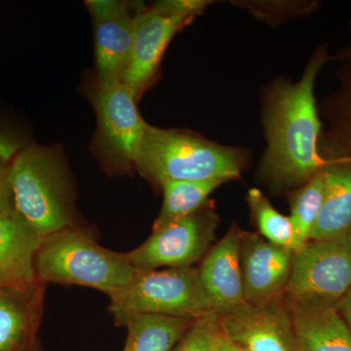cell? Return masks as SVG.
<instances>
[{"instance_id":"obj_8","label":"cell","mask_w":351,"mask_h":351,"mask_svg":"<svg viewBox=\"0 0 351 351\" xmlns=\"http://www.w3.org/2000/svg\"><path fill=\"white\" fill-rule=\"evenodd\" d=\"M219 221L208 202L195 213L154 230L145 243L127 254L138 270L193 267L209 251Z\"/></svg>"},{"instance_id":"obj_30","label":"cell","mask_w":351,"mask_h":351,"mask_svg":"<svg viewBox=\"0 0 351 351\" xmlns=\"http://www.w3.org/2000/svg\"><path fill=\"white\" fill-rule=\"evenodd\" d=\"M223 351H241V348L237 346V343H232L230 339L226 338L223 335Z\"/></svg>"},{"instance_id":"obj_22","label":"cell","mask_w":351,"mask_h":351,"mask_svg":"<svg viewBox=\"0 0 351 351\" xmlns=\"http://www.w3.org/2000/svg\"><path fill=\"white\" fill-rule=\"evenodd\" d=\"M246 199L252 219L263 239L293 250L294 234L290 218L279 213L258 189H249Z\"/></svg>"},{"instance_id":"obj_14","label":"cell","mask_w":351,"mask_h":351,"mask_svg":"<svg viewBox=\"0 0 351 351\" xmlns=\"http://www.w3.org/2000/svg\"><path fill=\"white\" fill-rule=\"evenodd\" d=\"M44 284L0 288V351H25L43 315Z\"/></svg>"},{"instance_id":"obj_32","label":"cell","mask_w":351,"mask_h":351,"mask_svg":"<svg viewBox=\"0 0 351 351\" xmlns=\"http://www.w3.org/2000/svg\"><path fill=\"white\" fill-rule=\"evenodd\" d=\"M2 287H5V286H4L3 283H2L1 281H0V288H2Z\"/></svg>"},{"instance_id":"obj_7","label":"cell","mask_w":351,"mask_h":351,"mask_svg":"<svg viewBox=\"0 0 351 351\" xmlns=\"http://www.w3.org/2000/svg\"><path fill=\"white\" fill-rule=\"evenodd\" d=\"M351 289V232L311 240L295 252L285 292L290 302L338 304Z\"/></svg>"},{"instance_id":"obj_5","label":"cell","mask_w":351,"mask_h":351,"mask_svg":"<svg viewBox=\"0 0 351 351\" xmlns=\"http://www.w3.org/2000/svg\"><path fill=\"white\" fill-rule=\"evenodd\" d=\"M110 311L117 325L143 314L195 318L203 313L197 269L138 270L130 283L108 295Z\"/></svg>"},{"instance_id":"obj_18","label":"cell","mask_w":351,"mask_h":351,"mask_svg":"<svg viewBox=\"0 0 351 351\" xmlns=\"http://www.w3.org/2000/svg\"><path fill=\"white\" fill-rule=\"evenodd\" d=\"M338 91L325 97L318 106V112L329 124L319 141L321 157L351 158V66L339 69Z\"/></svg>"},{"instance_id":"obj_6","label":"cell","mask_w":351,"mask_h":351,"mask_svg":"<svg viewBox=\"0 0 351 351\" xmlns=\"http://www.w3.org/2000/svg\"><path fill=\"white\" fill-rule=\"evenodd\" d=\"M209 4L204 0H168L135 13L133 46L121 82L136 98L154 80L171 39Z\"/></svg>"},{"instance_id":"obj_33","label":"cell","mask_w":351,"mask_h":351,"mask_svg":"<svg viewBox=\"0 0 351 351\" xmlns=\"http://www.w3.org/2000/svg\"><path fill=\"white\" fill-rule=\"evenodd\" d=\"M241 351H250V350H245V348H241Z\"/></svg>"},{"instance_id":"obj_24","label":"cell","mask_w":351,"mask_h":351,"mask_svg":"<svg viewBox=\"0 0 351 351\" xmlns=\"http://www.w3.org/2000/svg\"><path fill=\"white\" fill-rule=\"evenodd\" d=\"M221 332V316L205 314L193 320L172 351H211Z\"/></svg>"},{"instance_id":"obj_1","label":"cell","mask_w":351,"mask_h":351,"mask_svg":"<svg viewBox=\"0 0 351 351\" xmlns=\"http://www.w3.org/2000/svg\"><path fill=\"white\" fill-rule=\"evenodd\" d=\"M330 60L329 46L322 44L314 51L299 82L280 78L265 90L263 125L267 147L258 175L277 193L301 188L324 165L319 154L322 124L314 86Z\"/></svg>"},{"instance_id":"obj_31","label":"cell","mask_w":351,"mask_h":351,"mask_svg":"<svg viewBox=\"0 0 351 351\" xmlns=\"http://www.w3.org/2000/svg\"><path fill=\"white\" fill-rule=\"evenodd\" d=\"M223 331H221V335L218 337V339L215 341L213 348H212L211 351H223Z\"/></svg>"},{"instance_id":"obj_20","label":"cell","mask_w":351,"mask_h":351,"mask_svg":"<svg viewBox=\"0 0 351 351\" xmlns=\"http://www.w3.org/2000/svg\"><path fill=\"white\" fill-rule=\"evenodd\" d=\"M223 182L219 181H166L160 184L163 191V204L154 230L195 213L204 207L215 189Z\"/></svg>"},{"instance_id":"obj_2","label":"cell","mask_w":351,"mask_h":351,"mask_svg":"<svg viewBox=\"0 0 351 351\" xmlns=\"http://www.w3.org/2000/svg\"><path fill=\"white\" fill-rule=\"evenodd\" d=\"M247 152L189 132L147 124L136 167L149 181H219L239 179Z\"/></svg>"},{"instance_id":"obj_17","label":"cell","mask_w":351,"mask_h":351,"mask_svg":"<svg viewBox=\"0 0 351 351\" xmlns=\"http://www.w3.org/2000/svg\"><path fill=\"white\" fill-rule=\"evenodd\" d=\"M135 15L128 9L100 21H95L96 68L99 85L121 82L133 46Z\"/></svg>"},{"instance_id":"obj_26","label":"cell","mask_w":351,"mask_h":351,"mask_svg":"<svg viewBox=\"0 0 351 351\" xmlns=\"http://www.w3.org/2000/svg\"><path fill=\"white\" fill-rule=\"evenodd\" d=\"M0 212H15L10 186V163L2 160H0Z\"/></svg>"},{"instance_id":"obj_12","label":"cell","mask_w":351,"mask_h":351,"mask_svg":"<svg viewBox=\"0 0 351 351\" xmlns=\"http://www.w3.org/2000/svg\"><path fill=\"white\" fill-rule=\"evenodd\" d=\"M221 331L250 351H301L285 299L267 306L245 302L221 315Z\"/></svg>"},{"instance_id":"obj_23","label":"cell","mask_w":351,"mask_h":351,"mask_svg":"<svg viewBox=\"0 0 351 351\" xmlns=\"http://www.w3.org/2000/svg\"><path fill=\"white\" fill-rule=\"evenodd\" d=\"M233 5L248 11L258 21L271 25L313 13L317 1H234Z\"/></svg>"},{"instance_id":"obj_28","label":"cell","mask_w":351,"mask_h":351,"mask_svg":"<svg viewBox=\"0 0 351 351\" xmlns=\"http://www.w3.org/2000/svg\"><path fill=\"white\" fill-rule=\"evenodd\" d=\"M338 309L351 332V289L339 300Z\"/></svg>"},{"instance_id":"obj_3","label":"cell","mask_w":351,"mask_h":351,"mask_svg":"<svg viewBox=\"0 0 351 351\" xmlns=\"http://www.w3.org/2000/svg\"><path fill=\"white\" fill-rule=\"evenodd\" d=\"M10 186L15 213L41 239L75 226L71 179L54 149L25 145L11 161Z\"/></svg>"},{"instance_id":"obj_16","label":"cell","mask_w":351,"mask_h":351,"mask_svg":"<svg viewBox=\"0 0 351 351\" xmlns=\"http://www.w3.org/2000/svg\"><path fill=\"white\" fill-rule=\"evenodd\" d=\"M322 158L324 195L309 241L351 232V158Z\"/></svg>"},{"instance_id":"obj_25","label":"cell","mask_w":351,"mask_h":351,"mask_svg":"<svg viewBox=\"0 0 351 351\" xmlns=\"http://www.w3.org/2000/svg\"><path fill=\"white\" fill-rule=\"evenodd\" d=\"M25 147L24 138L0 122V160L11 163Z\"/></svg>"},{"instance_id":"obj_21","label":"cell","mask_w":351,"mask_h":351,"mask_svg":"<svg viewBox=\"0 0 351 351\" xmlns=\"http://www.w3.org/2000/svg\"><path fill=\"white\" fill-rule=\"evenodd\" d=\"M323 195L324 175L322 169L301 188L290 191L291 215L289 218L294 234L293 250L295 253L304 248L311 240V232L322 206Z\"/></svg>"},{"instance_id":"obj_13","label":"cell","mask_w":351,"mask_h":351,"mask_svg":"<svg viewBox=\"0 0 351 351\" xmlns=\"http://www.w3.org/2000/svg\"><path fill=\"white\" fill-rule=\"evenodd\" d=\"M301 351H351V332L334 302L285 301Z\"/></svg>"},{"instance_id":"obj_10","label":"cell","mask_w":351,"mask_h":351,"mask_svg":"<svg viewBox=\"0 0 351 351\" xmlns=\"http://www.w3.org/2000/svg\"><path fill=\"white\" fill-rule=\"evenodd\" d=\"M295 252L255 232H240L239 261L245 301L267 306L285 298Z\"/></svg>"},{"instance_id":"obj_15","label":"cell","mask_w":351,"mask_h":351,"mask_svg":"<svg viewBox=\"0 0 351 351\" xmlns=\"http://www.w3.org/2000/svg\"><path fill=\"white\" fill-rule=\"evenodd\" d=\"M43 239L15 212H0V281L4 286L38 282L34 262Z\"/></svg>"},{"instance_id":"obj_4","label":"cell","mask_w":351,"mask_h":351,"mask_svg":"<svg viewBox=\"0 0 351 351\" xmlns=\"http://www.w3.org/2000/svg\"><path fill=\"white\" fill-rule=\"evenodd\" d=\"M34 267L43 284L84 286L108 295L130 283L138 271L128 254L104 248L76 226L44 237Z\"/></svg>"},{"instance_id":"obj_11","label":"cell","mask_w":351,"mask_h":351,"mask_svg":"<svg viewBox=\"0 0 351 351\" xmlns=\"http://www.w3.org/2000/svg\"><path fill=\"white\" fill-rule=\"evenodd\" d=\"M240 232L232 225L208 251L197 269L198 292L204 314L230 313L245 304L239 261Z\"/></svg>"},{"instance_id":"obj_29","label":"cell","mask_w":351,"mask_h":351,"mask_svg":"<svg viewBox=\"0 0 351 351\" xmlns=\"http://www.w3.org/2000/svg\"><path fill=\"white\" fill-rule=\"evenodd\" d=\"M350 31L351 34V20L350 21ZM335 60H338L339 62H343V63L351 66V39L348 45L343 46L341 49L339 50L335 56Z\"/></svg>"},{"instance_id":"obj_19","label":"cell","mask_w":351,"mask_h":351,"mask_svg":"<svg viewBox=\"0 0 351 351\" xmlns=\"http://www.w3.org/2000/svg\"><path fill=\"white\" fill-rule=\"evenodd\" d=\"M193 318L143 314L126 323L123 351H172L193 322Z\"/></svg>"},{"instance_id":"obj_9","label":"cell","mask_w":351,"mask_h":351,"mask_svg":"<svg viewBox=\"0 0 351 351\" xmlns=\"http://www.w3.org/2000/svg\"><path fill=\"white\" fill-rule=\"evenodd\" d=\"M135 95L121 82L99 85L95 94L98 117L97 147L117 169L136 167L145 126L136 107Z\"/></svg>"},{"instance_id":"obj_27","label":"cell","mask_w":351,"mask_h":351,"mask_svg":"<svg viewBox=\"0 0 351 351\" xmlns=\"http://www.w3.org/2000/svg\"><path fill=\"white\" fill-rule=\"evenodd\" d=\"M86 4L94 21L114 17L127 9L126 4L117 1H87Z\"/></svg>"}]
</instances>
